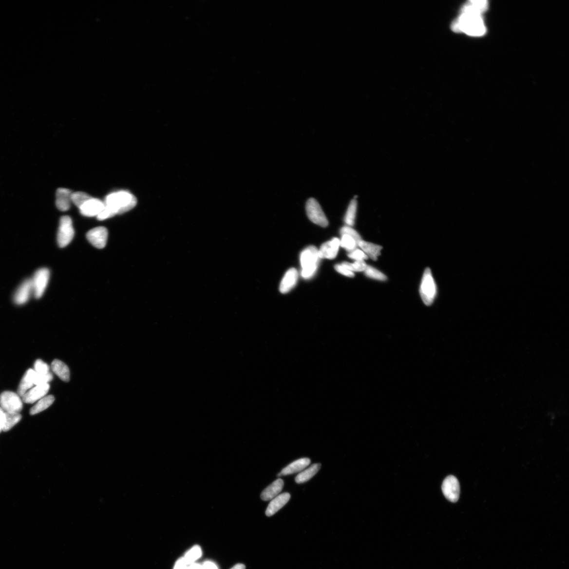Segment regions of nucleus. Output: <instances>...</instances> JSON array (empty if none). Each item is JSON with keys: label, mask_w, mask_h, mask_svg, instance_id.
I'll use <instances>...</instances> for the list:
<instances>
[{"label": "nucleus", "mask_w": 569, "mask_h": 569, "mask_svg": "<svg viewBox=\"0 0 569 569\" xmlns=\"http://www.w3.org/2000/svg\"><path fill=\"white\" fill-rule=\"evenodd\" d=\"M104 203V210L96 217L99 221H103L132 210L137 205V200L130 192L120 190L109 194Z\"/></svg>", "instance_id": "nucleus-1"}, {"label": "nucleus", "mask_w": 569, "mask_h": 569, "mask_svg": "<svg viewBox=\"0 0 569 569\" xmlns=\"http://www.w3.org/2000/svg\"><path fill=\"white\" fill-rule=\"evenodd\" d=\"M358 247L373 261H377L378 257L380 255V251L383 248L380 246L363 241L359 243Z\"/></svg>", "instance_id": "nucleus-21"}, {"label": "nucleus", "mask_w": 569, "mask_h": 569, "mask_svg": "<svg viewBox=\"0 0 569 569\" xmlns=\"http://www.w3.org/2000/svg\"><path fill=\"white\" fill-rule=\"evenodd\" d=\"M74 235L72 219L68 216L62 217L57 235V242L59 247L61 248L66 247L72 241Z\"/></svg>", "instance_id": "nucleus-5"}, {"label": "nucleus", "mask_w": 569, "mask_h": 569, "mask_svg": "<svg viewBox=\"0 0 569 569\" xmlns=\"http://www.w3.org/2000/svg\"><path fill=\"white\" fill-rule=\"evenodd\" d=\"M5 412L0 409V432L3 431L5 423Z\"/></svg>", "instance_id": "nucleus-38"}, {"label": "nucleus", "mask_w": 569, "mask_h": 569, "mask_svg": "<svg viewBox=\"0 0 569 569\" xmlns=\"http://www.w3.org/2000/svg\"><path fill=\"white\" fill-rule=\"evenodd\" d=\"M335 269L336 271H338V272L345 276L351 278H353L355 276V275L354 273L352 272V271L347 269L343 266H342L341 264L336 265L335 266Z\"/></svg>", "instance_id": "nucleus-36"}, {"label": "nucleus", "mask_w": 569, "mask_h": 569, "mask_svg": "<svg viewBox=\"0 0 569 569\" xmlns=\"http://www.w3.org/2000/svg\"><path fill=\"white\" fill-rule=\"evenodd\" d=\"M246 567L243 564H237L231 569H245Z\"/></svg>", "instance_id": "nucleus-40"}, {"label": "nucleus", "mask_w": 569, "mask_h": 569, "mask_svg": "<svg viewBox=\"0 0 569 569\" xmlns=\"http://www.w3.org/2000/svg\"><path fill=\"white\" fill-rule=\"evenodd\" d=\"M284 481L281 478L276 480L262 492L261 499L264 501L272 500L279 495L284 487Z\"/></svg>", "instance_id": "nucleus-19"}, {"label": "nucleus", "mask_w": 569, "mask_h": 569, "mask_svg": "<svg viewBox=\"0 0 569 569\" xmlns=\"http://www.w3.org/2000/svg\"><path fill=\"white\" fill-rule=\"evenodd\" d=\"M342 266H343L347 269L353 271H357V272H360V271H364L366 269L367 265L364 261H355L354 263L351 264L348 262H343L341 264Z\"/></svg>", "instance_id": "nucleus-29"}, {"label": "nucleus", "mask_w": 569, "mask_h": 569, "mask_svg": "<svg viewBox=\"0 0 569 569\" xmlns=\"http://www.w3.org/2000/svg\"><path fill=\"white\" fill-rule=\"evenodd\" d=\"M202 569H218L217 566L210 562H206L202 566Z\"/></svg>", "instance_id": "nucleus-39"}, {"label": "nucleus", "mask_w": 569, "mask_h": 569, "mask_svg": "<svg viewBox=\"0 0 569 569\" xmlns=\"http://www.w3.org/2000/svg\"><path fill=\"white\" fill-rule=\"evenodd\" d=\"M5 423L3 427V431H8L16 425L21 419V416L19 413H9L5 412Z\"/></svg>", "instance_id": "nucleus-26"}, {"label": "nucleus", "mask_w": 569, "mask_h": 569, "mask_svg": "<svg viewBox=\"0 0 569 569\" xmlns=\"http://www.w3.org/2000/svg\"><path fill=\"white\" fill-rule=\"evenodd\" d=\"M108 236V230L104 227H98L93 228L89 231L87 234V238L88 241L94 247L99 249H102L106 247Z\"/></svg>", "instance_id": "nucleus-11"}, {"label": "nucleus", "mask_w": 569, "mask_h": 569, "mask_svg": "<svg viewBox=\"0 0 569 569\" xmlns=\"http://www.w3.org/2000/svg\"><path fill=\"white\" fill-rule=\"evenodd\" d=\"M310 463V460L308 458H302L290 463L286 468L282 470L277 475L278 476L293 474L304 470Z\"/></svg>", "instance_id": "nucleus-18"}, {"label": "nucleus", "mask_w": 569, "mask_h": 569, "mask_svg": "<svg viewBox=\"0 0 569 569\" xmlns=\"http://www.w3.org/2000/svg\"><path fill=\"white\" fill-rule=\"evenodd\" d=\"M451 29L455 32H463L474 37H480L486 32L482 15L472 11L464 6L461 15L452 23Z\"/></svg>", "instance_id": "nucleus-2"}, {"label": "nucleus", "mask_w": 569, "mask_h": 569, "mask_svg": "<svg viewBox=\"0 0 569 569\" xmlns=\"http://www.w3.org/2000/svg\"><path fill=\"white\" fill-rule=\"evenodd\" d=\"M34 367L35 371L38 374H46L50 372L49 366L41 360L36 361Z\"/></svg>", "instance_id": "nucleus-34"}, {"label": "nucleus", "mask_w": 569, "mask_h": 569, "mask_svg": "<svg viewBox=\"0 0 569 569\" xmlns=\"http://www.w3.org/2000/svg\"><path fill=\"white\" fill-rule=\"evenodd\" d=\"M91 197L92 196L86 192L81 191L73 192L71 195V202L79 208L84 203Z\"/></svg>", "instance_id": "nucleus-31"}, {"label": "nucleus", "mask_w": 569, "mask_h": 569, "mask_svg": "<svg viewBox=\"0 0 569 569\" xmlns=\"http://www.w3.org/2000/svg\"><path fill=\"white\" fill-rule=\"evenodd\" d=\"M364 271L365 275L370 279L380 281H385L387 279L386 275L372 266H367Z\"/></svg>", "instance_id": "nucleus-28"}, {"label": "nucleus", "mask_w": 569, "mask_h": 569, "mask_svg": "<svg viewBox=\"0 0 569 569\" xmlns=\"http://www.w3.org/2000/svg\"><path fill=\"white\" fill-rule=\"evenodd\" d=\"M49 389L50 385L48 383L37 385L24 394L22 397L23 401L26 403H34L44 398Z\"/></svg>", "instance_id": "nucleus-14"}, {"label": "nucleus", "mask_w": 569, "mask_h": 569, "mask_svg": "<svg viewBox=\"0 0 569 569\" xmlns=\"http://www.w3.org/2000/svg\"><path fill=\"white\" fill-rule=\"evenodd\" d=\"M290 498V495L288 493H284L274 498L269 503L266 509V515L271 516L275 514L287 504Z\"/></svg>", "instance_id": "nucleus-17"}, {"label": "nucleus", "mask_w": 569, "mask_h": 569, "mask_svg": "<svg viewBox=\"0 0 569 569\" xmlns=\"http://www.w3.org/2000/svg\"><path fill=\"white\" fill-rule=\"evenodd\" d=\"M202 554L201 549L199 546H196L186 554L184 559L187 564H191L193 563L194 561L200 558Z\"/></svg>", "instance_id": "nucleus-30"}, {"label": "nucleus", "mask_w": 569, "mask_h": 569, "mask_svg": "<svg viewBox=\"0 0 569 569\" xmlns=\"http://www.w3.org/2000/svg\"><path fill=\"white\" fill-rule=\"evenodd\" d=\"M32 295H33V289L31 279H27L17 288L14 294V301L17 305H23L28 302Z\"/></svg>", "instance_id": "nucleus-12"}, {"label": "nucleus", "mask_w": 569, "mask_h": 569, "mask_svg": "<svg viewBox=\"0 0 569 569\" xmlns=\"http://www.w3.org/2000/svg\"><path fill=\"white\" fill-rule=\"evenodd\" d=\"M341 236V241H340V246L341 247L345 248L349 253L357 249L358 245L354 240L353 238L347 235H342Z\"/></svg>", "instance_id": "nucleus-27"}, {"label": "nucleus", "mask_w": 569, "mask_h": 569, "mask_svg": "<svg viewBox=\"0 0 569 569\" xmlns=\"http://www.w3.org/2000/svg\"><path fill=\"white\" fill-rule=\"evenodd\" d=\"M51 369L61 380L69 381L70 380V370L68 366L63 361L55 360L51 364Z\"/></svg>", "instance_id": "nucleus-22"}, {"label": "nucleus", "mask_w": 569, "mask_h": 569, "mask_svg": "<svg viewBox=\"0 0 569 569\" xmlns=\"http://www.w3.org/2000/svg\"><path fill=\"white\" fill-rule=\"evenodd\" d=\"M50 276V270L42 268L36 271L31 279L33 295L36 299H40L47 287Z\"/></svg>", "instance_id": "nucleus-6"}, {"label": "nucleus", "mask_w": 569, "mask_h": 569, "mask_svg": "<svg viewBox=\"0 0 569 569\" xmlns=\"http://www.w3.org/2000/svg\"><path fill=\"white\" fill-rule=\"evenodd\" d=\"M35 373V371L32 369H29L26 372L19 386L18 393L19 396L23 397L27 391L35 385L34 376Z\"/></svg>", "instance_id": "nucleus-20"}, {"label": "nucleus", "mask_w": 569, "mask_h": 569, "mask_svg": "<svg viewBox=\"0 0 569 569\" xmlns=\"http://www.w3.org/2000/svg\"><path fill=\"white\" fill-rule=\"evenodd\" d=\"M306 210L310 221L321 227H327L328 225L327 218L316 200L313 198L309 199L306 203Z\"/></svg>", "instance_id": "nucleus-8"}, {"label": "nucleus", "mask_w": 569, "mask_h": 569, "mask_svg": "<svg viewBox=\"0 0 569 569\" xmlns=\"http://www.w3.org/2000/svg\"><path fill=\"white\" fill-rule=\"evenodd\" d=\"M53 379V374L50 372L46 374H40L36 372L34 376V384L38 385L47 384L50 382Z\"/></svg>", "instance_id": "nucleus-33"}, {"label": "nucleus", "mask_w": 569, "mask_h": 569, "mask_svg": "<svg viewBox=\"0 0 569 569\" xmlns=\"http://www.w3.org/2000/svg\"><path fill=\"white\" fill-rule=\"evenodd\" d=\"M320 260L319 250L314 246H310L302 252L301 275L303 279H309L315 275L319 266Z\"/></svg>", "instance_id": "nucleus-3"}, {"label": "nucleus", "mask_w": 569, "mask_h": 569, "mask_svg": "<svg viewBox=\"0 0 569 569\" xmlns=\"http://www.w3.org/2000/svg\"><path fill=\"white\" fill-rule=\"evenodd\" d=\"M436 286L431 269L427 268L423 274L419 289L420 295L426 305L430 306L432 304L436 298Z\"/></svg>", "instance_id": "nucleus-4"}, {"label": "nucleus", "mask_w": 569, "mask_h": 569, "mask_svg": "<svg viewBox=\"0 0 569 569\" xmlns=\"http://www.w3.org/2000/svg\"><path fill=\"white\" fill-rule=\"evenodd\" d=\"M299 274L295 268L289 269L281 282L280 290L282 294H286L295 286L298 280Z\"/></svg>", "instance_id": "nucleus-15"}, {"label": "nucleus", "mask_w": 569, "mask_h": 569, "mask_svg": "<svg viewBox=\"0 0 569 569\" xmlns=\"http://www.w3.org/2000/svg\"><path fill=\"white\" fill-rule=\"evenodd\" d=\"M188 565L184 558H181L177 561L174 569H185Z\"/></svg>", "instance_id": "nucleus-37"}, {"label": "nucleus", "mask_w": 569, "mask_h": 569, "mask_svg": "<svg viewBox=\"0 0 569 569\" xmlns=\"http://www.w3.org/2000/svg\"><path fill=\"white\" fill-rule=\"evenodd\" d=\"M321 468L320 463L314 464L307 469L303 471L295 478L297 483L301 484L309 481L320 471Z\"/></svg>", "instance_id": "nucleus-23"}, {"label": "nucleus", "mask_w": 569, "mask_h": 569, "mask_svg": "<svg viewBox=\"0 0 569 569\" xmlns=\"http://www.w3.org/2000/svg\"><path fill=\"white\" fill-rule=\"evenodd\" d=\"M55 397L53 396H48L41 398L35 406L32 407L30 410L31 415H35L38 413L46 410L53 404L55 401Z\"/></svg>", "instance_id": "nucleus-24"}, {"label": "nucleus", "mask_w": 569, "mask_h": 569, "mask_svg": "<svg viewBox=\"0 0 569 569\" xmlns=\"http://www.w3.org/2000/svg\"><path fill=\"white\" fill-rule=\"evenodd\" d=\"M105 208L104 202L92 197L84 203L79 209L83 216L92 217L98 216Z\"/></svg>", "instance_id": "nucleus-10"}, {"label": "nucleus", "mask_w": 569, "mask_h": 569, "mask_svg": "<svg viewBox=\"0 0 569 569\" xmlns=\"http://www.w3.org/2000/svg\"><path fill=\"white\" fill-rule=\"evenodd\" d=\"M0 405L5 412L9 413H19L23 407L20 396L11 391H5L1 394Z\"/></svg>", "instance_id": "nucleus-7"}, {"label": "nucleus", "mask_w": 569, "mask_h": 569, "mask_svg": "<svg viewBox=\"0 0 569 569\" xmlns=\"http://www.w3.org/2000/svg\"><path fill=\"white\" fill-rule=\"evenodd\" d=\"M73 192L69 189L61 188L56 192V206L58 209L66 211L70 208Z\"/></svg>", "instance_id": "nucleus-16"}, {"label": "nucleus", "mask_w": 569, "mask_h": 569, "mask_svg": "<svg viewBox=\"0 0 569 569\" xmlns=\"http://www.w3.org/2000/svg\"><path fill=\"white\" fill-rule=\"evenodd\" d=\"M340 241L339 238H334L331 241L323 244L319 250V255L321 258L333 260L338 255Z\"/></svg>", "instance_id": "nucleus-13"}, {"label": "nucleus", "mask_w": 569, "mask_h": 569, "mask_svg": "<svg viewBox=\"0 0 569 569\" xmlns=\"http://www.w3.org/2000/svg\"><path fill=\"white\" fill-rule=\"evenodd\" d=\"M442 492L445 497L452 502H456L459 499L460 493V484L457 478L453 475L445 478L442 486Z\"/></svg>", "instance_id": "nucleus-9"}, {"label": "nucleus", "mask_w": 569, "mask_h": 569, "mask_svg": "<svg viewBox=\"0 0 569 569\" xmlns=\"http://www.w3.org/2000/svg\"><path fill=\"white\" fill-rule=\"evenodd\" d=\"M357 208V200L356 199H353L348 206L344 218L345 223L350 227L354 225Z\"/></svg>", "instance_id": "nucleus-25"}, {"label": "nucleus", "mask_w": 569, "mask_h": 569, "mask_svg": "<svg viewBox=\"0 0 569 569\" xmlns=\"http://www.w3.org/2000/svg\"><path fill=\"white\" fill-rule=\"evenodd\" d=\"M348 257L351 259L358 261H364L368 259V256L364 253V252L360 249H355L351 252L348 254Z\"/></svg>", "instance_id": "nucleus-35"}, {"label": "nucleus", "mask_w": 569, "mask_h": 569, "mask_svg": "<svg viewBox=\"0 0 569 569\" xmlns=\"http://www.w3.org/2000/svg\"><path fill=\"white\" fill-rule=\"evenodd\" d=\"M341 235H347L351 237L354 239V240L359 245V243L361 241V238L358 232L354 230L353 228L350 227V226H344L340 230Z\"/></svg>", "instance_id": "nucleus-32"}]
</instances>
